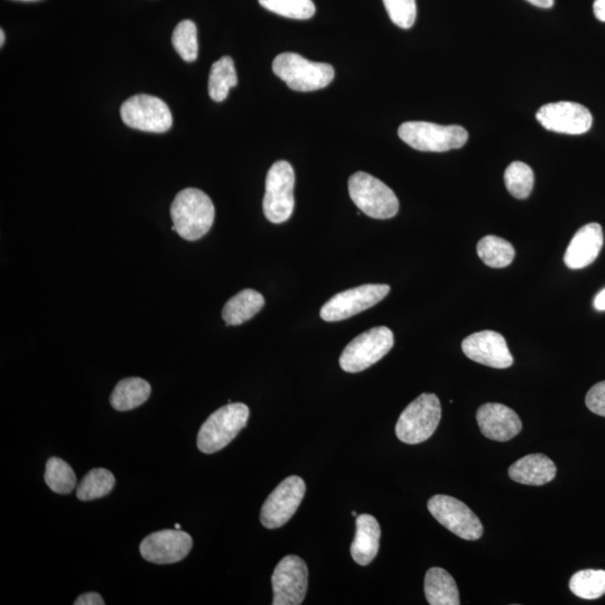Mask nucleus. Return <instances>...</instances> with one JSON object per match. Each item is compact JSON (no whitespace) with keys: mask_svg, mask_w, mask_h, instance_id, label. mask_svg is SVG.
I'll list each match as a JSON object with an SVG mask.
<instances>
[{"mask_svg":"<svg viewBox=\"0 0 605 605\" xmlns=\"http://www.w3.org/2000/svg\"><path fill=\"white\" fill-rule=\"evenodd\" d=\"M238 85L235 62L230 57H223L214 62L209 77V95L213 101H225L231 88Z\"/></svg>","mask_w":605,"mask_h":605,"instance_id":"nucleus-24","label":"nucleus"},{"mask_svg":"<svg viewBox=\"0 0 605 605\" xmlns=\"http://www.w3.org/2000/svg\"><path fill=\"white\" fill-rule=\"evenodd\" d=\"M249 415V407L242 403H230L219 408L200 428L199 450L204 454H213L225 449L246 427Z\"/></svg>","mask_w":605,"mask_h":605,"instance_id":"nucleus-3","label":"nucleus"},{"mask_svg":"<svg viewBox=\"0 0 605 605\" xmlns=\"http://www.w3.org/2000/svg\"><path fill=\"white\" fill-rule=\"evenodd\" d=\"M269 12L292 20H310L315 14L312 0H258Z\"/></svg>","mask_w":605,"mask_h":605,"instance_id":"nucleus-31","label":"nucleus"},{"mask_svg":"<svg viewBox=\"0 0 605 605\" xmlns=\"http://www.w3.org/2000/svg\"><path fill=\"white\" fill-rule=\"evenodd\" d=\"M394 343V333L386 327L363 332L343 350L340 367L349 374H357L383 359Z\"/></svg>","mask_w":605,"mask_h":605,"instance_id":"nucleus-7","label":"nucleus"},{"mask_svg":"<svg viewBox=\"0 0 605 605\" xmlns=\"http://www.w3.org/2000/svg\"><path fill=\"white\" fill-rule=\"evenodd\" d=\"M352 516L356 517L357 516V511H352Z\"/></svg>","mask_w":605,"mask_h":605,"instance_id":"nucleus-39","label":"nucleus"},{"mask_svg":"<svg viewBox=\"0 0 605 605\" xmlns=\"http://www.w3.org/2000/svg\"><path fill=\"white\" fill-rule=\"evenodd\" d=\"M527 2L541 8H552L555 0H527Z\"/></svg>","mask_w":605,"mask_h":605,"instance_id":"nucleus-37","label":"nucleus"},{"mask_svg":"<svg viewBox=\"0 0 605 605\" xmlns=\"http://www.w3.org/2000/svg\"><path fill=\"white\" fill-rule=\"evenodd\" d=\"M390 287L385 284L361 285L334 295L321 309L325 322H338L352 318L383 301Z\"/></svg>","mask_w":605,"mask_h":605,"instance_id":"nucleus-11","label":"nucleus"},{"mask_svg":"<svg viewBox=\"0 0 605 605\" xmlns=\"http://www.w3.org/2000/svg\"><path fill=\"white\" fill-rule=\"evenodd\" d=\"M398 135L414 150L434 153L459 150L469 138L467 130L461 126H441L426 121H407L399 127Z\"/></svg>","mask_w":605,"mask_h":605,"instance_id":"nucleus-2","label":"nucleus"},{"mask_svg":"<svg viewBox=\"0 0 605 605\" xmlns=\"http://www.w3.org/2000/svg\"><path fill=\"white\" fill-rule=\"evenodd\" d=\"M390 20L403 30L413 27L417 8L415 0H383Z\"/></svg>","mask_w":605,"mask_h":605,"instance_id":"nucleus-32","label":"nucleus"},{"mask_svg":"<svg viewBox=\"0 0 605 605\" xmlns=\"http://www.w3.org/2000/svg\"><path fill=\"white\" fill-rule=\"evenodd\" d=\"M536 118L549 132L565 135L588 133L593 125L590 110L570 101L547 104L537 111Z\"/></svg>","mask_w":605,"mask_h":605,"instance_id":"nucleus-14","label":"nucleus"},{"mask_svg":"<svg viewBox=\"0 0 605 605\" xmlns=\"http://www.w3.org/2000/svg\"><path fill=\"white\" fill-rule=\"evenodd\" d=\"M442 417L439 397L423 394L409 404L396 424L398 440L406 444H420L432 437Z\"/></svg>","mask_w":605,"mask_h":605,"instance_id":"nucleus-5","label":"nucleus"},{"mask_svg":"<svg viewBox=\"0 0 605 605\" xmlns=\"http://www.w3.org/2000/svg\"><path fill=\"white\" fill-rule=\"evenodd\" d=\"M265 306L262 294L244 290L232 297L223 307L222 318L226 325H240L254 318Z\"/></svg>","mask_w":605,"mask_h":605,"instance_id":"nucleus-22","label":"nucleus"},{"mask_svg":"<svg viewBox=\"0 0 605 605\" xmlns=\"http://www.w3.org/2000/svg\"><path fill=\"white\" fill-rule=\"evenodd\" d=\"M175 529H181V525L180 524H176L175 525Z\"/></svg>","mask_w":605,"mask_h":605,"instance_id":"nucleus-40","label":"nucleus"},{"mask_svg":"<svg viewBox=\"0 0 605 605\" xmlns=\"http://www.w3.org/2000/svg\"><path fill=\"white\" fill-rule=\"evenodd\" d=\"M349 193L353 203L370 218L392 219L398 213L399 201L394 191L368 173L351 176Z\"/></svg>","mask_w":605,"mask_h":605,"instance_id":"nucleus-6","label":"nucleus"},{"mask_svg":"<svg viewBox=\"0 0 605 605\" xmlns=\"http://www.w3.org/2000/svg\"><path fill=\"white\" fill-rule=\"evenodd\" d=\"M585 404L593 414L605 417V381H601L589 390Z\"/></svg>","mask_w":605,"mask_h":605,"instance_id":"nucleus-33","label":"nucleus"},{"mask_svg":"<svg viewBox=\"0 0 605 605\" xmlns=\"http://www.w3.org/2000/svg\"><path fill=\"white\" fill-rule=\"evenodd\" d=\"M44 479L48 487L59 495H69L77 486V476L70 465L60 458L46 463Z\"/></svg>","mask_w":605,"mask_h":605,"instance_id":"nucleus-27","label":"nucleus"},{"mask_svg":"<svg viewBox=\"0 0 605 605\" xmlns=\"http://www.w3.org/2000/svg\"><path fill=\"white\" fill-rule=\"evenodd\" d=\"M172 230L188 241L206 236L213 226L216 209L209 195L198 189H185L176 195L172 207Z\"/></svg>","mask_w":605,"mask_h":605,"instance_id":"nucleus-1","label":"nucleus"},{"mask_svg":"<svg viewBox=\"0 0 605 605\" xmlns=\"http://www.w3.org/2000/svg\"><path fill=\"white\" fill-rule=\"evenodd\" d=\"M273 71L288 88L300 92L327 88L335 74L332 65L311 62L296 53L279 54L273 62Z\"/></svg>","mask_w":605,"mask_h":605,"instance_id":"nucleus-4","label":"nucleus"},{"mask_svg":"<svg viewBox=\"0 0 605 605\" xmlns=\"http://www.w3.org/2000/svg\"><path fill=\"white\" fill-rule=\"evenodd\" d=\"M172 43L184 61L193 62L198 59V30L192 21H182L175 27Z\"/></svg>","mask_w":605,"mask_h":605,"instance_id":"nucleus-30","label":"nucleus"},{"mask_svg":"<svg viewBox=\"0 0 605 605\" xmlns=\"http://www.w3.org/2000/svg\"><path fill=\"white\" fill-rule=\"evenodd\" d=\"M306 486L302 478L288 477L269 495L260 513V521L267 529H276L288 523L302 504Z\"/></svg>","mask_w":605,"mask_h":605,"instance_id":"nucleus-12","label":"nucleus"},{"mask_svg":"<svg viewBox=\"0 0 605 605\" xmlns=\"http://www.w3.org/2000/svg\"><path fill=\"white\" fill-rule=\"evenodd\" d=\"M477 253L484 264L492 268L508 267L515 258V248L509 241L487 236L479 241Z\"/></svg>","mask_w":605,"mask_h":605,"instance_id":"nucleus-25","label":"nucleus"},{"mask_svg":"<svg viewBox=\"0 0 605 605\" xmlns=\"http://www.w3.org/2000/svg\"><path fill=\"white\" fill-rule=\"evenodd\" d=\"M593 11L595 17H597L600 22L605 23V0H595Z\"/></svg>","mask_w":605,"mask_h":605,"instance_id":"nucleus-35","label":"nucleus"},{"mask_svg":"<svg viewBox=\"0 0 605 605\" xmlns=\"http://www.w3.org/2000/svg\"><path fill=\"white\" fill-rule=\"evenodd\" d=\"M22 2H36V0H22Z\"/></svg>","mask_w":605,"mask_h":605,"instance_id":"nucleus-41","label":"nucleus"},{"mask_svg":"<svg viewBox=\"0 0 605 605\" xmlns=\"http://www.w3.org/2000/svg\"><path fill=\"white\" fill-rule=\"evenodd\" d=\"M556 465L544 454H529L509 468V477L526 486H544L556 477Z\"/></svg>","mask_w":605,"mask_h":605,"instance_id":"nucleus-19","label":"nucleus"},{"mask_svg":"<svg viewBox=\"0 0 605 605\" xmlns=\"http://www.w3.org/2000/svg\"><path fill=\"white\" fill-rule=\"evenodd\" d=\"M5 43V32L2 30L0 31V45H4Z\"/></svg>","mask_w":605,"mask_h":605,"instance_id":"nucleus-38","label":"nucleus"},{"mask_svg":"<svg viewBox=\"0 0 605 605\" xmlns=\"http://www.w3.org/2000/svg\"><path fill=\"white\" fill-rule=\"evenodd\" d=\"M381 529L375 517L360 515L357 518V533L350 552L357 564L367 566L375 560L380 546Z\"/></svg>","mask_w":605,"mask_h":605,"instance_id":"nucleus-20","label":"nucleus"},{"mask_svg":"<svg viewBox=\"0 0 605 605\" xmlns=\"http://www.w3.org/2000/svg\"><path fill=\"white\" fill-rule=\"evenodd\" d=\"M477 421L481 433L487 439L497 442L513 440L523 430V423L517 413L498 403L482 405L478 409Z\"/></svg>","mask_w":605,"mask_h":605,"instance_id":"nucleus-17","label":"nucleus"},{"mask_svg":"<svg viewBox=\"0 0 605 605\" xmlns=\"http://www.w3.org/2000/svg\"><path fill=\"white\" fill-rule=\"evenodd\" d=\"M274 605H300L309 586V570L301 557L288 555L278 563L272 577Z\"/></svg>","mask_w":605,"mask_h":605,"instance_id":"nucleus-13","label":"nucleus"},{"mask_svg":"<svg viewBox=\"0 0 605 605\" xmlns=\"http://www.w3.org/2000/svg\"><path fill=\"white\" fill-rule=\"evenodd\" d=\"M116 479L107 469H93L86 474L77 488V497L81 501H91L106 497L113 491Z\"/></svg>","mask_w":605,"mask_h":605,"instance_id":"nucleus-26","label":"nucleus"},{"mask_svg":"<svg viewBox=\"0 0 605 605\" xmlns=\"http://www.w3.org/2000/svg\"><path fill=\"white\" fill-rule=\"evenodd\" d=\"M427 508L442 526L465 541H478L483 535V526L478 516L456 498L436 495L428 500Z\"/></svg>","mask_w":605,"mask_h":605,"instance_id":"nucleus-10","label":"nucleus"},{"mask_svg":"<svg viewBox=\"0 0 605 605\" xmlns=\"http://www.w3.org/2000/svg\"><path fill=\"white\" fill-rule=\"evenodd\" d=\"M193 546L192 537L180 529H164L144 538L139 551L147 562L158 565L184 560Z\"/></svg>","mask_w":605,"mask_h":605,"instance_id":"nucleus-15","label":"nucleus"},{"mask_svg":"<svg viewBox=\"0 0 605 605\" xmlns=\"http://www.w3.org/2000/svg\"><path fill=\"white\" fill-rule=\"evenodd\" d=\"M295 172L286 161H278L268 171L263 201L265 217L279 225L292 217L295 199Z\"/></svg>","mask_w":605,"mask_h":605,"instance_id":"nucleus-8","label":"nucleus"},{"mask_svg":"<svg viewBox=\"0 0 605 605\" xmlns=\"http://www.w3.org/2000/svg\"><path fill=\"white\" fill-rule=\"evenodd\" d=\"M120 116L128 127L146 133L162 134L173 125L169 106L150 95H136L126 100L120 108Z\"/></svg>","mask_w":605,"mask_h":605,"instance_id":"nucleus-9","label":"nucleus"},{"mask_svg":"<svg viewBox=\"0 0 605 605\" xmlns=\"http://www.w3.org/2000/svg\"><path fill=\"white\" fill-rule=\"evenodd\" d=\"M152 393V387L145 379L132 377L119 381L110 396V404L118 412L132 411L142 406Z\"/></svg>","mask_w":605,"mask_h":605,"instance_id":"nucleus-23","label":"nucleus"},{"mask_svg":"<svg viewBox=\"0 0 605 605\" xmlns=\"http://www.w3.org/2000/svg\"><path fill=\"white\" fill-rule=\"evenodd\" d=\"M594 307L595 310L605 311V288L595 297Z\"/></svg>","mask_w":605,"mask_h":605,"instance_id":"nucleus-36","label":"nucleus"},{"mask_svg":"<svg viewBox=\"0 0 605 605\" xmlns=\"http://www.w3.org/2000/svg\"><path fill=\"white\" fill-rule=\"evenodd\" d=\"M106 602L102 599L101 595L96 592H89L80 595V597L74 602V605H105Z\"/></svg>","mask_w":605,"mask_h":605,"instance_id":"nucleus-34","label":"nucleus"},{"mask_svg":"<svg viewBox=\"0 0 605 605\" xmlns=\"http://www.w3.org/2000/svg\"><path fill=\"white\" fill-rule=\"evenodd\" d=\"M425 595L431 605H459L458 585L449 572L433 567L425 575Z\"/></svg>","mask_w":605,"mask_h":605,"instance_id":"nucleus-21","label":"nucleus"},{"mask_svg":"<svg viewBox=\"0 0 605 605\" xmlns=\"http://www.w3.org/2000/svg\"><path fill=\"white\" fill-rule=\"evenodd\" d=\"M603 230L599 223H589L576 232L567 247L564 263L571 269H582L591 265L601 253Z\"/></svg>","mask_w":605,"mask_h":605,"instance_id":"nucleus-18","label":"nucleus"},{"mask_svg":"<svg viewBox=\"0 0 605 605\" xmlns=\"http://www.w3.org/2000/svg\"><path fill=\"white\" fill-rule=\"evenodd\" d=\"M570 589L583 600H597L605 594V571L583 570L575 573L570 581Z\"/></svg>","mask_w":605,"mask_h":605,"instance_id":"nucleus-28","label":"nucleus"},{"mask_svg":"<svg viewBox=\"0 0 605 605\" xmlns=\"http://www.w3.org/2000/svg\"><path fill=\"white\" fill-rule=\"evenodd\" d=\"M535 176L530 166L523 162H514L505 172L507 190L514 198L525 200L532 193Z\"/></svg>","mask_w":605,"mask_h":605,"instance_id":"nucleus-29","label":"nucleus"},{"mask_svg":"<svg viewBox=\"0 0 605 605\" xmlns=\"http://www.w3.org/2000/svg\"><path fill=\"white\" fill-rule=\"evenodd\" d=\"M465 356L483 366L507 369L514 365L507 341L495 331H482L470 335L462 342Z\"/></svg>","mask_w":605,"mask_h":605,"instance_id":"nucleus-16","label":"nucleus"}]
</instances>
